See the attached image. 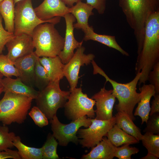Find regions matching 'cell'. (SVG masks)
Masks as SVG:
<instances>
[{
    "mask_svg": "<svg viewBox=\"0 0 159 159\" xmlns=\"http://www.w3.org/2000/svg\"><path fill=\"white\" fill-rule=\"evenodd\" d=\"M58 142L52 135L48 134L47 139L41 148L43 159H58L57 152Z\"/></svg>",
    "mask_w": 159,
    "mask_h": 159,
    "instance_id": "f1b7e54d",
    "label": "cell"
},
{
    "mask_svg": "<svg viewBox=\"0 0 159 159\" xmlns=\"http://www.w3.org/2000/svg\"><path fill=\"white\" fill-rule=\"evenodd\" d=\"M91 119L84 116L65 124L59 121L56 115L50 120L52 135L60 146H66L70 142L77 144L79 142L77 135L78 130L82 126L89 127L92 123Z\"/></svg>",
    "mask_w": 159,
    "mask_h": 159,
    "instance_id": "9c48e42d",
    "label": "cell"
},
{
    "mask_svg": "<svg viewBox=\"0 0 159 159\" xmlns=\"http://www.w3.org/2000/svg\"><path fill=\"white\" fill-rule=\"evenodd\" d=\"M154 98L151 102V107L149 115L159 113V94H156L154 96Z\"/></svg>",
    "mask_w": 159,
    "mask_h": 159,
    "instance_id": "f35d334b",
    "label": "cell"
},
{
    "mask_svg": "<svg viewBox=\"0 0 159 159\" xmlns=\"http://www.w3.org/2000/svg\"><path fill=\"white\" fill-rule=\"evenodd\" d=\"M64 17L66 25L64 44L63 49L58 56L62 63L65 64L73 56L74 50L82 46L83 41L79 42L74 37L73 25L76 20L74 16L69 13Z\"/></svg>",
    "mask_w": 159,
    "mask_h": 159,
    "instance_id": "5bb4252c",
    "label": "cell"
},
{
    "mask_svg": "<svg viewBox=\"0 0 159 159\" xmlns=\"http://www.w3.org/2000/svg\"><path fill=\"white\" fill-rule=\"evenodd\" d=\"M15 5L14 0H3L0 3V14L4 21V28L8 31L13 33Z\"/></svg>",
    "mask_w": 159,
    "mask_h": 159,
    "instance_id": "d4e9b609",
    "label": "cell"
},
{
    "mask_svg": "<svg viewBox=\"0 0 159 159\" xmlns=\"http://www.w3.org/2000/svg\"><path fill=\"white\" fill-rule=\"evenodd\" d=\"M85 47L82 46L76 49L73 57L64 65V73L69 83V91L77 87L80 78L79 74L81 67L89 64L95 58L93 54H85Z\"/></svg>",
    "mask_w": 159,
    "mask_h": 159,
    "instance_id": "8fae6325",
    "label": "cell"
},
{
    "mask_svg": "<svg viewBox=\"0 0 159 159\" xmlns=\"http://www.w3.org/2000/svg\"><path fill=\"white\" fill-rule=\"evenodd\" d=\"M3 92H10L22 95L35 99L39 93L34 87L24 83L18 77L13 79L11 77H5L2 80Z\"/></svg>",
    "mask_w": 159,
    "mask_h": 159,
    "instance_id": "ac0fdd59",
    "label": "cell"
},
{
    "mask_svg": "<svg viewBox=\"0 0 159 159\" xmlns=\"http://www.w3.org/2000/svg\"><path fill=\"white\" fill-rule=\"evenodd\" d=\"M106 136L110 142L116 147L125 144H135L139 142L135 137L119 128L116 124L109 130Z\"/></svg>",
    "mask_w": 159,
    "mask_h": 159,
    "instance_id": "cb8c5ba5",
    "label": "cell"
},
{
    "mask_svg": "<svg viewBox=\"0 0 159 159\" xmlns=\"http://www.w3.org/2000/svg\"><path fill=\"white\" fill-rule=\"evenodd\" d=\"M142 144L148 152L159 158V134L147 132L143 135Z\"/></svg>",
    "mask_w": 159,
    "mask_h": 159,
    "instance_id": "83f0119b",
    "label": "cell"
},
{
    "mask_svg": "<svg viewBox=\"0 0 159 159\" xmlns=\"http://www.w3.org/2000/svg\"><path fill=\"white\" fill-rule=\"evenodd\" d=\"M158 158L153 154L148 152L147 154L145 156L142 157L140 159H158Z\"/></svg>",
    "mask_w": 159,
    "mask_h": 159,
    "instance_id": "60d3db41",
    "label": "cell"
},
{
    "mask_svg": "<svg viewBox=\"0 0 159 159\" xmlns=\"http://www.w3.org/2000/svg\"><path fill=\"white\" fill-rule=\"evenodd\" d=\"M140 89V98L134 115L140 117L141 124H143L147 122L149 118L151 110L150 101L152 97L155 95V92L154 86L150 84H143Z\"/></svg>",
    "mask_w": 159,
    "mask_h": 159,
    "instance_id": "e0dca14e",
    "label": "cell"
},
{
    "mask_svg": "<svg viewBox=\"0 0 159 159\" xmlns=\"http://www.w3.org/2000/svg\"><path fill=\"white\" fill-rule=\"evenodd\" d=\"M107 0H86V3L95 9L99 14H104L106 9Z\"/></svg>",
    "mask_w": 159,
    "mask_h": 159,
    "instance_id": "8d00e7d4",
    "label": "cell"
},
{
    "mask_svg": "<svg viewBox=\"0 0 159 159\" xmlns=\"http://www.w3.org/2000/svg\"><path fill=\"white\" fill-rule=\"evenodd\" d=\"M22 0H14V4H15L16 3Z\"/></svg>",
    "mask_w": 159,
    "mask_h": 159,
    "instance_id": "7bdbcfd3",
    "label": "cell"
},
{
    "mask_svg": "<svg viewBox=\"0 0 159 159\" xmlns=\"http://www.w3.org/2000/svg\"><path fill=\"white\" fill-rule=\"evenodd\" d=\"M4 76L0 73V89L2 87V80Z\"/></svg>",
    "mask_w": 159,
    "mask_h": 159,
    "instance_id": "b9f144b4",
    "label": "cell"
},
{
    "mask_svg": "<svg viewBox=\"0 0 159 159\" xmlns=\"http://www.w3.org/2000/svg\"><path fill=\"white\" fill-rule=\"evenodd\" d=\"M60 81H51L41 91L35 99L37 106L51 120L56 115L58 110L64 106L68 100L69 91L62 90L59 86Z\"/></svg>",
    "mask_w": 159,
    "mask_h": 159,
    "instance_id": "52a82bcc",
    "label": "cell"
},
{
    "mask_svg": "<svg viewBox=\"0 0 159 159\" xmlns=\"http://www.w3.org/2000/svg\"><path fill=\"white\" fill-rule=\"evenodd\" d=\"M130 145L125 144L120 147H116L115 153V157L119 159H130L132 155L137 153L139 149L135 147H131Z\"/></svg>",
    "mask_w": 159,
    "mask_h": 159,
    "instance_id": "1f68e13d",
    "label": "cell"
},
{
    "mask_svg": "<svg viewBox=\"0 0 159 159\" xmlns=\"http://www.w3.org/2000/svg\"><path fill=\"white\" fill-rule=\"evenodd\" d=\"M115 116L116 124L119 128L139 141L141 140L143 135L141 134L140 129L135 125L127 114L119 111Z\"/></svg>",
    "mask_w": 159,
    "mask_h": 159,
    "instance_id": "603a6c76",
    "label": "cell"
},
{
    "mask_svg": "<svg viewBox=\"0 0 159 159\" xmlns=\"http://www.w3.org/2000/svg\"><path fill=\"white\" fill-rule=\"evenodd\" d=\"M91 98L95 101L96 109L95 110L96 115L95 119L107 120L112 117L113 109L116 101L112 89L107 90L104 86Z\"/></svg>",
    "mask_w": 159,
    "mask_h": 159,
    "instance_id": "4fadbf2b",
    "label": "cell"
},
{
    "mask_svg": "<svg viewBox=\"0 0 159 159\" xmlns=\"http://www.w3.org/2000/svg\"><path fill=\"white\" fill-rule=\"evenodd\" d=\"M39 58L35 64L34 85L39 91H41L49 85L50 80L46 70L39 62Z\"/></svg>",
    "mask_w": 159,
    "mask_h": 159,
    "instance_id": "4316f807",
    "label": "cell"
},
{
    "mask_svg": "<svg viewBox=\"0 0 159 159\" xmlns=\"http://www.w3.org/2000/svg\"><path fill=\"white\" fill-rule=\"evenodd\" d=\"M34 10L38 18L43 21L55 17H64L66 14L70 13V7L61 0H44Z\"/></svg>",
    "mask_w": 159,
    "mask_h": 159,
    "instance_id": "9a60e30c",
    "label": "cell"
},
{
    "mask_svg": "<svg viewBox=\"0 0 159 159\" xmlns=\"http://www.w3.org/2000/svg\"><path fill=\"white\" fill-rule=\"evenodd\" d=\"M35 124L39 127H42L49 124L48 119L39 109L34 106L29 113Z\"/></svg>",
    "mask_w": 159,
    "mask_h": 159,
    "instance_id": "d6a6232c",
    "label": "cell"
},
{
    "mask_svg": "<svg viewBox=\"0 0 159 159\" xmlns=\"http://www.w3.org/2000/svg\"><path fill=\"white\" fill-rule=\"evenodd\" d=\"M3 0H0V3Z\"/></svg>",
    "mask_w": 159,
    "mask_h": 159,
    "instance_id": "f6af8a7d",
    "label": "cell"
},
{
    "mask_svg": "<svg viewBox=\"0 0 159 159\" xmlns=\"http://www.w3.org/2000/svg\"><path fill=\"white\" fill-rule=\"evenodd\" d=\"M39 57L34 51L14 62V65L19 74L18 77L25 84L33 87L34 86L35 64Z\"/></svg>",
    "mask_w": 159,
    "mask_h": 159,
    "instance_id": "2e32d148",
    "label": "cell"
},
{
    "mask_svg": "<svg viewBox=\"0 0 159 159\" xmlns=\"http://www.w3.org/2000/svg\"><path fill=\"white\" fill-rule=\"evenodd\" d=\"M68 7H71L74 5V4L83 0H61Z\"/></svg>",
    "mask_w": 159,
    "mask_h": 159,
    "instance_id": "ab89813d",
    "label": "cell"
},
{
    "mask_svg": "<svg viewBox=\"0 0 159 159\" xmlns=\"http://www.w3.org/2000/svg\"><path fill=\"white\" fill-rule=\"evenodd\" d=\"M7 158L21 159L17 151L8 149L5 150L0 151V159Z\"/></svg>",
    "mask_w": 159,
    "mask_h": 159,
    "instance_id": "74e56055",
    "label": "cell"
},
{
    "mask_svg": "<svg viewBox=\"0 0 159 159\" xmlns=\"http://www.w3.org/2000/svg\"><path fill=\"white\" fill-rule=\"evenodd\" d=\"M33 99L27 96L4 92L0 100V121L4 125L23 123L26 118Z\"/></svg>",
    "mask_w": 159,
    "mask_h": 159,
    "instance_id": "5b68a950",
    "label": "cell"
},
{
    "mask_svg": "<svg viewBox=\"0 0 159 159\" xmlns=\"http://www.w3.org/2000/svg\"><path fill=\"white\" fill-rule=\"evenodd\" d=\"M92 123L86 129H79L77 131L79 143L82 146L92 148L100 143L109 130L116 124L114 116L110 119L102 120L91 119Z\"/></svg>",
    "mask_w": 159,
    "mask_h": 159,
    "instance_id": "30bf717a",
    "label": "cell"
},
{
    "mask_svg": "<svg viewBox=\"0 0 159 159\" xmlns=\"http://www.w3.org/2000/svg\"><path fill=\"white\" fill-rule=\"evenodd\" d=\"M15 4L14 33L15 35L25 34L32 37L34 30L39 25L46 22L56 24L60 21L59 17L46 21L40 19L35 13L32 0H22Z\"/></svg>",
    "mask_w": 159,
    "mask_h": 159,
    "instance_id": "8992f818",
    "label": "cell"
},
{
    "mask_svg": "<svg viewBox=\"0 0 159 159\" xmlns=\"http://www.w3.org/2000/svg\"><path fill=\"white\" fill-rule=\"evenodd\" d=\"M146 123V127L143 130L144 132L159 134V113L149 115Z\"/></svg>",
    "mask_w": 159,
    "mask_h": 159,
    "instance_id": "836d02e7",
    "label": "cell"
},
{
    "mask_svg": "<svg viewBox=\"0 0 159 159\" xmlns=\"http://www.w3.org/2000/svg\"><path fill=\"white\" fill-rule=\"evenodd\" d=\"M69 91L68 101L64 107L67 118L72 121L84 116L91 119L95 118L93 107L95 105V100L83 93L81 87H76Z\"/></svg>",
    "mask_w": 159,
    "mask_h": 159,
    "instance_id": "ba28073f",
    "label": "cell"
},
{
    "mask_svg": "<svg viewBox=\"0 0 159 159\" xmlns=\"http://www.w3.org/2000/svg\"><path fill=\"white\" fill-rule=\"evenodd\" d=\"M85 34L83 40L85 41L92 40L98 42L117 50L124 56H129L128 53L124 50L117 43L115 36L96 33L92 26H90Z\"/></svg>",
    "mask_w": 159,
    "mask_h": 159,
    "instance_id": "7402d4cb",
    "label": "cell"
},
{
    "mask_svg": "<svg viewBox=\"0 0 159 159\" xmlns=\"http://www.w3.org/2000/svg\"><path fill=\"white\" fill-rule=\"evenodd\" d=\"M0 73L6 77L14 76L18 77L19 74L14 63L11 61L6 55L0 54Z\"/></svg>",
    "mask_w": 159,
    "mask_h": 159,
    "instance_id": "4dcf8cb0",
    "label": "cell"
},
{
    "mask_svg": "<svg viewBox=\"0 0 159 159\" xmlns=\"http://www.w3.org/2000/svg\"><path fill=\"white\" fill-rule=\"evenodd\" d=\"M148 80L154 86L155 94H159V62L155 64L150 72Z\"/></svg>",
    "mask_w": 159,
    "mask_h": 159,
    "instance_id": "d590c367",
    "label": "cell"
},
{
    "mask_svg": "<svg viewBox=\"0 0 159 159\" xmlns=\"http://www.w3.org/2000/svg\"><path fill=\"white\" fill-rule=\"evenodd\" d=\"M14 146L18 149V153L22 159H42L41 148H37L27 146L21 141L20 137L16 136L14 141Z\"/></svg>",
    "mask_w": 159,
    "mask_h": 159,
    "instance_id": "484cf974",
    "label": "cell"
},
{
    "mask_svg": "<svg viewBox=\"0 0 159 159\" xmlns=\"http://www.w3.org/2000/svg\"><path fill=\"white\" fill-rule=\"evenodd\" d=\"M15 136L14 132H9L6 125H0V151L14 147L13 141Z\"/></svg>",
    "mask_w": 159,
    "mask_h": 159,
    "instance_id": "f546056e",
    "label": "cell"
},
{
    "mask_svg": "<svg viewBox=\"0 0 159 159\" xmlns=\"http://www.w3.org/2000/svg\"><path fill=\"white\" fill-rule=\"evenodd\" d=\"M116 147L113 145L106 137L95 146L92 148L90 151L83 155V159H112L115 157Z\"/></svg>",
    "mask_w": 159,
    "mask_h": 159,
    "instance_id": "44dd1931",
    "label": "cell"
},
{
    "mask_svg": "<svg viewBox=\"0 0 159 159\" xmlns=\"http://www.w3.org/2000/svg\"><path fill=\"white\" fill-rule=\"evenodd\" d=\"M39 60L46 70L50 82L60 81L64 77V69L65 64L58 56L53 57H40Z\"/></svg>",
    "mask_w": 159,
    "mask_h": 159,
    "instance_id": "ffe728a7",
    "label": "cell"
},
{
    "mask_svg": "<svg viewBox=\"0 0 159 159\" xmlns=\"http://www.w3.org/2000/svg\"><path fill=\"white\" fill-rule=\"evenodd\" d=\"M3 90L2 87L0 89V95L2 93V92H3Z\"/></svg>",
    "mask_w": 159,
    "mask_h": 159,
    "instance_id": "ee69618b",
    "label": "cell"
},
{
    "mask_svg": "<svg viewBox=\"0 0 159 159\" xmlns=\"http://www.w3.org/2000/svg\"><path fill=\"white\" fill-rule=\"evenodd\" d=\"M159 62V10L151 15L145 24L143 46L138 55L136 74L141 72L138 84H145L153 67Z\"/></svg>",
    "mask_w": 159,
    "mask_h": 159,
    "instance_id": "6da1fadb",
    "label": "cell"
},
{
    "mask_svg": "<svg viewBox=\"0 0 159 159\" xmlns=\"http://www.w3.org/2000/svg\"><path fill=\"white\" fill-rule=\"evenodd\" d=\"M91 63L93 68V74H99L102 76L105 79L106 83L108 82L112 85L113 93L118 101L115 107L117 110L125 112L134 120L135 117L133 112V110L140 98V93L137 92V86L141 75V72L136 74L130 82L122 83L110 78L94 60Z\"/></svg>",
    "mask_w": 159,
    "mask_h": 159,
    "instance_id": "3957f363",
    "label": "cell"
},
{
    "mask_svg": "<svg viewBox=\"0 0 159 159\" xmlns=\"http://www.w3.org/2000/svg\"><path fill=\"white\" fill-rule=\"evenodd\" d=\"M55 24L46 22L34 29L32 35L35 50L39 57L59 56L63 49L64 39L55 27Z\"/></svg>",
    "mask_w": 159,
    "mask_h": 159,
    "instance_id": "277c9868",
    "label": "cell"
},
{
    "mask_svg": "<svg viewBox=\"0 0 159 159\" xmlns=\"http://www.w3.org/2000/svg\"><path fill=\"white\" fill-rule=\"evenodd\" d=\"M2 22V18L0 14V54H2L6 44L14 36L13 33L8 31L4 28Z\"/></svg>",
    "mask_w": 159,
    "mask_h": 159,
    "instance_id": "e575fe53",
    "label": "cell"
},
{
    "mask_svg": "<svg viewBox=\"0 0 159 159\" xmlns=\"http://www.w3.org/2000/svg\"><path fill=\"white\" fill-rule=\"evenodd\" d=\"M119 5L133 31L139 54L143 46L146 24L150 16L159 10V0H119Z\"/></svg>",
    "mask_w": 159,
    "mask_h": 159,
    "instance_id": "7a4b0ae2",
    "label": "cell"
},
{
    "mask_svg": "<svg viewBox=\"0 0 159 159\" xmlns=\"http://www.w3.org/2000/svg\"><path fill=\"white\" fill-rule=\"evenodd\" d=\"M70 9V13L74 16L77 21L74 24V28L81 29L85 33L90 26L88 21L90 17L94 14L93 8L86 3L80 1Z\"/></svg>",
    "mask_w": 159,
    "mask_h": 159,
    "instance_id": "d6986e66",
    "label": "cell"
},
{
    "mask_svg": "<svg viewBox=\"0 0 159 159\" xmlns=\"http://www.w3.org/2000/svg\"><path fill=\"white\" fill-rule=\"evenodd\" d=\"M6 46L8 51L6 55L14 63L33 52L34 48L32 37L25 34L14 35Z\"/></svg>",
    "mask_w": 159,
    "mask_h": 159,
    "instance_id": "7c38bea8",
    "label": "cell"
}]
</instances>
